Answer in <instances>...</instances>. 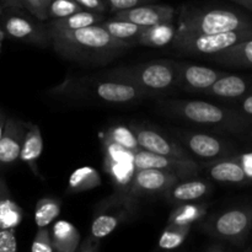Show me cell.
Wrapping results in <instances>:
<instances>
[{
	"instance_id": "obj_13",
	"label": "cell",
	"mask_w": 252,
	"mask_h": 252,
	"mask_svg": "<svg viewBox=\"0 0 252 252\" xmlns=\"http://www.w3.org/2000/svg\"><path fill=\"white\" fill-rule=\"evenodd\" d=\"M177 137L184 143L187 152L203 159L225 158V154L228 153L225 143L206 133L180 132Z\"/></svg>"
},
{
	"instance_id": "obj_42",
	"label": "cell",
	"mask_w": 252,
	"mask_h": 252,
	"mask_svg": "<svg viewBox=\"0 0 252 252\" xmlns=\"http://www.w3.org/2000/svg\"><path fill=\"white\" fill-rule=\"evenodd\" d=\"M230 1L235 2V4L246 7V9H249L250 11H252V0H230Z\"/></svg>"
},
{
	"instance_id": "obj_22",
	"label": "cell",
	"mask_w": 252,
	"mask_h": 252,
	"mask_svg": "<svg viewBox=\"0 0 252 252\" xmlns=\"http://www.w3.org/2000/svg\"><path fill=\"white\" fill-rule=\"evenodd\" d=\"M24 217L21 207L14 201L9 189L0 179V229H15Z\"/></svg>"
},
{
	"instance_id": "obj_11",
	"label": "cell",
	"mask_w": 252,
	"mask_h": 252,
	"mask_svg": "<svg viewBox=\"0 0 252 252\" xmlns=\"http://www.w3.org/2000/svg\"><path fill=\"white\" fill-rule=\"evenodd\" d=\"M133 132L137 137L140 149L154 153V154L165 155V157L179 158V159H192L189 153L185 148L177 144L176 142L170 140L165 135L160 134L157 130L139 126V127L133 128Z\"/></svg>"
},
{
	"instance_id": "obj_38",
	"label": "cell",
	"mask_w": 252,
	"mask_h": 252,
	"mask_svg": "<svg viewBox=\"0 0 252 252\" xmlns=\"http://www.w3.org/2000/svg\"><path fill=\"white\" fill-rule=\"evenodd\" d=\"M236 159H238L239 161H240V164L243 165L246 174H248V176L250 177L252 182V153H250V154L241 155V157H236Z\"/></svg>"
},
{
	"instance_id": "obj_2",
	"label": "cell",
	"mask_w": 252,
	"mask_h": 252,
	"mask_svg": "<svg viewBox=\"0 0 252 252\" xmlns=\"http://www.w3.org/2000/svg\"><path fill=\"white\" fill-rule=\"evenodd\" d=\"M162 107L189 122L202 126H217L230 132H245L252 126L251 118L241 112L219 107L206 101H167L162 103Z\"/></svg>"
},
{
	"instance_id": "obj_14",
	"label": "cell",
	"mask_w": 252,
	"mask_h": 252,
	"mask_svg": "<svg viewBox=\"0 0 252 252\" xmlns=\"http://www.w3.org/2000/svg\"><path fill=\"white\" fill-rule=\"evenodd\" d=\"M29 125L16 118H7L0 138V165H11L20 159L22 142Z\"/></svg>"
},
{
	"instance_id": "obj_31",
	"label": "cell",
	"mask_w": 252,
	"mask_h": 252,
	"mask_svg": "<svg viewBox=\"0 0 252 252\" xmlns=\"http://www.w3.org/2000/svg\"><path fill=\"white\" fill-rule=\"evenodd\" d=\"M84 10L75 0H51L48 7V16L52 19H62L69 15Z\"/></svg>"
},
{
	"instance_id": "obj_18",
	"label": "cell",
	"mask_w": 252,
	"mask_h": 252,
	"mask_svg": "<svg viewBox=\"0 0 252 252\" xmlns=\"http://www.w3.org/2000/svg\"><path fill=\"white\" fill-rule=\"evenodd\" d=\"M250 84L248 80L239 75H223L214 81L204 93L209 96H214V97L220 98H239L243 97L246 93H248Z\"/></svg>"
},
{
	"instance_id": "obj_10",
	"label": "cell",
	"mask_w": 252,
	"mask_h": 252,
	"mask_svg": "<svg viewBox=\"0 0 252 252\" xmlns=\"http://www.w3.org/2000/svg\"><path fill=\"white\" fill-rule=\"evenodd\" d=\"M113 19L125 20V21L133 22L139 26L149 27L154 25L169 22L174 20L175 9L170 5L159 4H142L130 9L120 10L113 12Z\"/></svg>"
},
{
	"instance_id": "obj_40",
	"label": "cell",
	"mask_w": 252,
	"mask_h": 252,
	"mask_svg": "<svg viewBox=\"0 0 252 252\" xmlns=\"http://www.w3.org/2000/svg\"><path fill=\"white\" fill-rule=\"evenodd\" d=\"M240 112L246 117L252 118V95L244 98L240 105Z\"/></svg>"
},
{
	"instance_id": "obj_21",
	"label": "cell",
	"mask_w": 252,
	"mask_h": 252,
	"mask_svg": "<svg viewBox=\"0 0 252 252\" xmlns=\"http://www.w3.org/2000/svg\"><path fill=\"white\" fill-rule=\"evenodd\" d=\"M103 21V14L90 10H80L62 19H53L46 25L47 30L54 31H66V30H78L83 27L98 25Z\"/></svg>"
},
{
	"instance_id": "obj_33",
	"label": "cell",
	"mask_w": 252,
	"mask_h": 252,
	"mask_svg": "<svg viewBox=\"0 0 252 252\" xmlns=\"http://www.w3.org/2000/svg\"><path fill=\"white\" fill-rule=\"evenodd\" d=\"M25 9L30 11L39 21H46L49 19L48 6L43 2V0H22Z\"/></svg>"
},
{
	"instance_id": "obj_29",
	"label": "cell",
	"mask_w": 252,
	"mask_h": 252,
	"mask_svg": "<svg viewBox=\"0 0 252 252\" xmlns=\"http://www.w3.org/2000/svg\"><path fill=\"white\" fill-rule=\"evenodd\" d=\"M191 226L192 225L189 224H186V225L169 224L160 236L159 248L164 249V250H172V249L179 248L186 240L187 235L191 230Z\"/></svg>"
},
{
	"instance_id": "obj_23",
	"label": "cell",
	"mask_w": 252,
	"mask_h": 252,
	"mask_svg": "<svg viewBox=\"0 0 252 252\" xmlns=\"http://www.w3.org/2000/svg\"><path fill=\"white\" fill-rule=\"evenodd\" d=\"M51 239L54 251L74 252L78 250L80 234L73 224L65 220H59L54 224Z\"/></svg>"
},
{
	"instance_id": "obj_6",
	"label": "cell",
	"mask_w": 252,
	"mask_h": 252,
	"mask_svg": "<svg viewBox=\"0 0 252 252\" xmlns=\"http://www.w3.org/2000/svg\"><path fill=\"white\" fill-rule=\"evenodd\" d=\"M204 230L214 238L231 244H243L252 228V207H241L212 217L204 224Z\"/></svg>"
},
{
	"instance_id": "obj_15",
	"label": "cell",
	"mask_w": 252,
	"mask_h": 252,
	"mask_svg": "<svg viewBox=\"0 0 252 252\" xmlns=\"http://www.w3.org/2000/svg\"><path fill=\"white\" fill-rule=\"evenodd\" d=\"M177 85L192 91H206L223 73L197 64L177 63Z\"/></svg>"
},
{
	"instance_id": "obj_32",
	"label": "cell",
	"mask_w": 252,
	"mask_h": 252,
	"mask_svg": "<svg viewBox=\"0 0 252 252\" xmlns=\"http://www.w3.org/2000/svg\"><path fill=\"white\" fill-rule=\"evenodd\" d=\"M32 252H53L54 249L52 246V239L51 234H49L48 229L46 228H38L36 236H34L33 241H32L31 246Z\"/></svg>"
},
{
	"instance_id": "obj_37",
	"label": "cell",
	"mask_w": 252,
	"mask_h": 252,
	"mask_svg": "<svg viewBox=\"0 0 252 252\" xmlns=\"http://www.w3.org/2000/svg\"><path fill=\"white\" fill-rule=\"evenodd\" d=\"M100 239H96L93 235H89L84 240V243H81V245L78 246V250L81 252H95L98 249V246H100Z\"/></svg>"
},
{
	"instance_id": "obj_27",
	"label": "cell",
	"mask_w": 252,
	"mask_h": 252,
	"mask_svg": "<svg viewBox=\"0 0 252 252\" xmlns=\"http://www.w3.org/2000/svg\"><path fill=\"white\" fill-rule=\"evenodd\" d=\"M207 213V204L199 203H181L171 212L169 217V224L179 225H192Z\"/></svg>"
},
{
	"instance_id": "obj_9",
	"label": "cell",
	"mask_w": 252,
	"mask_h": 252,
	"mask_svg": "<svg viewBox=\"0 0 252 252\" xmlns=\"http://www.w3.org/2000/svg\"><path fill=\"white\" fill-rule=\"evenodd\" d=\"M0 19H2L1 26L4 31L12 38L41 47L51 44L46 25H37L21 16L19 12L12 11H9L5 16L2 14Z\"/></svg>"
},
{
	"instance_id": "obj_4",
	"label": "cell",
	"mask_w": 252,
	"mask_h": 252,
	"mask_svg": "<svg viewBox=\"0 0 252 252\" xmlns=\"http://www.w3.org/2000/svg\"><path fill=\"white\" fill-rule=\"evenodd\" d=\"M252 27L249 17L226 9H199L184 12L177 30L192 33L214 34Z\"/></svg>"
},
{
	"instance_id": "obj_36",
	"label": "cell",
	"mask_w": 252,
	"mask_h": 252,
	"mask_svg": "<svg viewBox=\"0 0 252 252\" xmlns=\"http://www.w3.org/2000/svg\"><path fill=\"white\" fill-rule=\"evenodd\" d=\"M84 10H90V11L101 12L105 14L107 11V4L103 0H75Z\"/></svg>"
},
{
	"instance_id": "obj_30",
	"label": "cell",
	"mask_w": 252,
	"mask_h": 252,
	"mask_svg": "<svg viewBox=\"0 0 252 252\" xmlns=\"http://www.w3.org/2000/svg\"><path fill=\"white\" fill-rule=\"evenodd\" d=\"M106 137L110 138L116 144L121 145L122 148H125V149L129 150L132 153L138 152L140 149L134 132L130 130L128 127H126V126H113V127H111L107 130Z\"/></svg>"
},
{
	"instance_id": "obj_5",
	"label": "cell",
	"mask_w": 252,
	"mask_h": 252,
	"mask_svg": "<svg viewBox=\"0 0 252 252\" xmlns=\"http://www.w3.org/2000/svg\"><path fill=\"white\" fill-rule=\"evenodd\" d=\"M249 38H252V27L214 34L192 33L176 30L171 44L176 51L185 54L213 56Z\"/></svg>"
},
{
	"instance_id": "obj_25",
	"label": "cell",
	"mask_w": 252,
	"mask_h": 252,
	"mask_svg": "<svg viewBox=\"0 0 252 252\" xmlns=\"http://www.w3.org/2000/svg\"><path fill=\"white\" fill-rule=\"evenodd\" d=\"M101 26L106 30L110 34H112L116 38L121 39V41L129 42V43L134 44L138 42L140 33L143 30L145 29L144 26H139L133 22L125 21V20H117L112 19L110 21L101 22Z\"/></svg>"
},
{
	"instance_id": "obj_39",
	"label": "cell",
	"mask_w": 252,
	"mask_h": 252,
	"mask_svg": "<svg viewBox=\"0 0 252 252\" xmlns=\"http://www.w3.org/2000/svg\"><path fill=\"white\" fill-rule=\"evenodd\" d=\"M1 2L9 11L12 12H20L25 7L22 0H1Z\"/></svg>"
},
{
	"instance_id": "obj_8",
	"label": "cell",
	"mask_w": 252,
	"mask_h": 252,
	"mask_svg": "<svg viewBox=\"0 0 252 252\" xmlns=\"http://www.w3.org/2000/svg\"><path fill=\"white\" fill-rule=\"evenodd\" d=\"M179 181L180 179L177 176L161 170L134 169L127 194L134 199L138 197L165 194L170 187Z\"/></svg>"
},
{
	"instance_id": "obj_41",
	"label": "cell",
	"mask_w": 252,
	"mask_h": 252,
	"mask_svg": "<svg viewBox=\"0 0 252 252\" xmlns=\"http://www.w3.org/2000/svg\"><path fill=\"white\" fill-rule=\"evenodd\" d=\"M6 115H5L4 111L0 108V138H1L2 133H4V129H5V125H6Z\"/></svg>"
},
{
	"instance_id": "obj_20",
	"label": "cell",
	"mask_w": 252,
	"mask_h": 252,
	"mask_svg": "<svg viewBox=\"0 0 252 252\" xmlns=\"http://www.w3.org/2000/svg\"><path fill=\"white\" fill-rule=\"evenodd\" d=\"M43 150V139H42L41 129L37 125H29L22 142L20 159L30 166L34 175L39 176V170L37 167V161Z\"/></svg>"
},
{
	"instance_id": "obj_3",
	"label": "cell",
	"mask_w": 252,
	"mask_h": 252,
	"mask_svg": "<svg viewBox=\"0 0 252 252\" xmlns=\"http://www.w3.org/2000/svg\"><path fill=\"white\" fill-rule=\"evenodd\" d=\"M177 63L158 61L142 65L113 69L107 71L103 78L129 81L150 95L155 93H164L177 85Z\"/></svg>"
},
{
	"instance_id": "obj_43",
	"label": "cell",
	"mask_w": 252,
	"mask_h": 252,
	"mask_svg": "<svg viewBox=\"0 0 252 252\" xmlns=\"http://www.w3.org/2000/svg\"><path fill=\"white\" fill-rule=\"evenodd\" d=\"M2 14H4V9H2V6L0 5V17L2 16Z\"/></svg>"
},
{
	"instance_id": "obj_17",
	"label": "cell",
	"mask_w": 252,
	"mask_h": 252,
	"mask_svg": "<svg viewBox=\"0 0 252 252\" xmlns=\"http://www.w3.org/2000/svg\"><path fill=\"white\" fill-rule=\"evenodd\" d=\"M212 191V185L203 180H185L179 181L174 186L170 187L165 193V197L171 203L181 204L194 202L202 197L209 194Z\"/></svg>"
},
{
	"instance_id": "obj_34",
	"label": "cell",
	"mask_w": 252,
	"mask_h": 252,
	"mask_svg": "<svg viewBox=\"0 0 252 252\" xmlns=\"http://www.w3.org/2000/svg\"><path fill=\"white\" fill-rule=\"evenodd\" d=\"M15 229H0V252H15L17 250Z\"/></svg>"
},
{
	"instance_id": "obj_26",
	"label": "cell",
	"mask_w": 252,
	"mask_h": 252,
	"mask_svg": "<svg viewBox=\"0 0 252 252\" xmlns=\"http://www.w3.org/2000/svg\"><path fill=\"white\" fill-rule=\"evenodd\" d=\"M101 177L95 169L90 166H84L80 169H76L71 174L69 179L68 189L69 192L79 193V192L89 191L95 187L100 186Z\"/></svg>"
},
{
	"instance_id": "obj_28",
	"label": "cell",
	"mask_w": 252,
	"mask_h": 252,
	"mask_svg": "<svg viewBox=\"0 0 252 252\" xmlns=\"http://www.w3.org/2000/svg\"><path fill=\"white\" fill-rule=\"evenodd\" d=\"M61 213V202L53 198H42L34 208V221L38 228H46Z\"/></svg>"
},
{
	"instance_id": "obj_19",
	"label": "cell",
	"mask_w": 252,
	"mask_h": 252,
	"mask_svg": "<svg viewBox=\"0 0 252 252\" xmlns=\"http://www.w3.org/2000/svg\"><path fill=\"white\" fill-rule=\"evenodd\" d=\"M209 59L216 63L236 68H252V38L213 54Z\"/></svg>"
},
{
	"instance_id": "obj_16",
	"label": "cell",
	"mask_w": 252,
	"mask_h": 252,
	"mask_svg": "<svg viewBox=\"0 0 252 252\" xmlns=\"http://www.w3.org/2000/svg\"><path fill=\"white\" fill-rule=\"evenodd\" d=\"M208 175L217 182L252 184L245 169L236 158H219L207 166Z\"/></svg>"
},
{
	"instance_id": "obj_12",
	"label": "cell",
	"mask_w": 252,
	"mask_h": 252,
	"mask_svg": "<svg viewBox=\"0 0 252 252\" xmlns=\"http://www.w3.org/2000/svg\"><path fill=\"white\" fill-rule=\"evenodd\" d=\"M96 97L110 103H128L145 97L148 95L143 89L129 81L105 78L94 85Z\"/></svg>"
},
{
	"instance_id": "obj_1",
	"label": "cell",
	"mask_w": 252,
	"mask_h": 252,
	"mask_svg": "<svg viewBox=\"0 0 252 252\" xmlns=\"http://www.w3.org/2000/svg\"><path fill=\"white\" fill-rule=\"evenodd\" d=\"M47 31L51 46L57 53L80 63H108L133 46V43L113 37L100 24L78 30Z\"/></svg>"
},
{
	"instance_id": "obj_35",
	"label": "cell",
	"mask_w": 252,
	"mask_h": 252,
	"mask_svg": "<svg viewBox=\"0 0 252 252\" xmlns=\"http://www.w3.org/2000/svg\"><path fill=\"white\" fill-rule=\"evenodd\" d=\"M103 1L110 6L111 11L116 12L120 10L130 9V7L138 6V5L148 4L153 0H103Z\"/></svg>"
},
{
	"instance_id": "obj_24",
	"label": "cell",
	"mask_w": 252,
	"mask_h": 252,
	"mask_svg": "<svg viewBox=\"0 0 252 252\" xmlns=\"http://www.w3.org/2000/svg\"><path fill=\"white\" fill-rule=\"evenodd\" d=\"M176 27L172 21L162 22L154 26L145 27L140 33L137 43L147 47H165L172 43L176 34Z\"/></svg>"
},
{
	"instance_id": "obj_7",
	"label": "cell",
	"mask_w": 252,
	"mask_h": 252,
	"mask_svg": "<svg viewBox=\"0 0 252 252\" xmlns=\"http://www.w3.org/2000/svg\"><path fill=\"white\" fill-rule=\"evenodd\" d=\"M134 169H157L170 172L180 180H187L199 174V166L193 159H179L154 154L144 149H139L133 155Z\"/></svg>"
}]
</instances>
